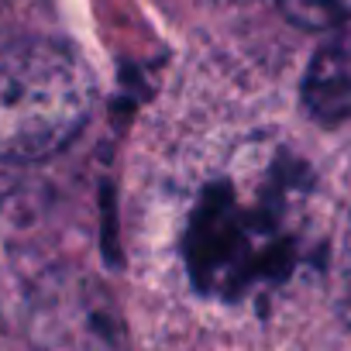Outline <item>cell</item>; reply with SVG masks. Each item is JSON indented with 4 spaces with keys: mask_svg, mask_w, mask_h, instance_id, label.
Instances as JSON below:
<instances>
[{
    "mask_svg": "<svg viewBox=\"0 0 351 351\" xmlns=\"http://www.w3.org/2000/svg\"><path fill=\"white\" fill-rule=\"evenodd\" d=\"M93 76L56 38H14L0 49V162H45L90 121Z\"/></svg>",
    "mask_w": 351,
    "mask_h": 351,
    "instance_id": "2",
    "label": "cell"
},
{
    "mask_svg": "<svg viewBox=\"0 0 351 351\" xmlns=\"http://www.w3.org/2000/svg\"><path fill=\"white\" fill-rule=\"evenodd\" d=\"M303 248V190L276 158L224 183L197 204L186 262L204 293L241 300L282 282Z\"/></svg>",
    "mask_w": 351,
    "mask_h": 351,
    "instance_id": "1",
    "label": "cell"
},
{
    "mask_svg": "<svg viewBox=\"0 0 351 351\" xmlns=\"http://www.w3.org/2000/svg\"><path fill=\"white\" fill-rule=\"evenodd\" d=\"M334 306H337V317L351 327V214H348L337 262H334Z\"/></svg>",
    "mask_w": 351,
    "mask_h": 351,
    "instance_id": "5",
    "label": "cell"
},
{
    "mask_svg": "<svg viewBox=\"0 0 351 351\" xmlns=\"http://www.w3.org/2000/svg\"><path fill=\"white\" fill-rule=\"evenodd\" d=\"M303 104L320 124L351 117V21L330 28V38L317 49L303 80Z\"/></svg>",
    "mask_w": 351,
    "mask_h": 351,
    "instance_id": "3",
    "label": "cell"
},
{
    "mask_svg": "<svg viewBox=\"0 0 351 351\" xmlns=\"http://www.w3.org/2000/svg\"><path fill=\"white\" fill-rule=\"evenodd\" d=\"M279 11L310 32H330L351 21V0H279Z\"/></svg>",
    "mask_w": 351,
    "mask_h": 351,
    "instance_id": "4",
    "label": "cell"
}]
</instances>
